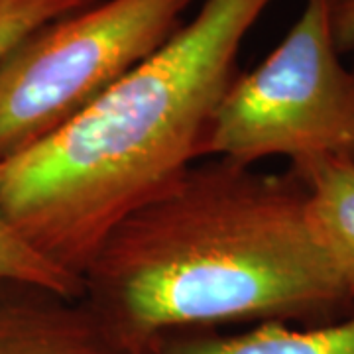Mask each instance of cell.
Instances as JSON below:
<instances>
[{"label": "cell", "mask_w": 354, "mask_h": 354, "mask_svg": "<svg viewBox=\"0 0 354 354\" xmlns=\"http://www.w3.org/2000/svg\"><path fill=\"white\" fill-rule=\"evenodd\" d=\"M81 299L130 354L177 329L330 315L354 291L317 239L295 171L207 160L122 216Z\"/></svg>", "instance_id": "cell-1"}, {"label": "cell", "mask_w": 354, "mask_h": 354, "mask_svg": "<svg viewBox=\"0 0 354 354\" xmlns=\"http://www.w3.org/2000/svg\"><path fill=\"white\" fill-rule=\"evenodd\" d=\"M274 0H205L64 128L0 162V211L81 278L106 232L201 160L244 38Z\"/></svg>", "instance_id": "cell-2"}, {"label": "cell", "mask_w": 354, "mask_h": 354, "mask_svg": "<svg viewBox=\"0 0 354 354\" xmlns=\"http://www.w3.org/2000/svg\"><path fill=\"white\" fill-rule=\"evenodd\" d=\"M341 55L329 2L305 0L274 51L232 79L207 128L201 160L252 167L268 158L291 165L354 160V67Z\"/></svg>", "instance_id": "cell-3"}, {"label": "cell", "mask_w": 354, "mask_h": 354, "mask_svg": "<svg viewBox=\"0 0 354 354\" xmlns=\"http://www.w3.org/2000/svg\"><path fill=\"white\" fill-rule=\"evenodd\" d=\"M195 0H97L0 64V162L51 136L183 24Z\"/></svg>", "instance_id": "cell-4"}, {"label": "cell", "mask_w": 354, "mask_h": 354, "mask_svg": "<svg viewBox=\"0 0 354 354\" xmlns=\"http://www.w3.org/2000/svg\"><path fill=\"white\" fill-rule=\"evenodd\" d=\"M0 354H130L81 297L0 286Z\"/></svg>", "instance_id": "cell-5"}, {"label": "cell", "mask_w": 354, "mask_h": 354, "mask_svg": "<svg viewBox=\"0 0 354 354\" xmlns=\"http://www.w3.org/2000/svg\"><path fill=\"white\" fill-rule=\"evenodd\" d=\"M291 171L304 181L317 239L354 291V160L317 158Z\"/></svg>", "instance_id": "cell-6"}, {"label": "cell", "mask_w": 354, "mask_h": 354, "mask_svg": "<svg viewBox=\"0 0 354 354\" xmlns=\"http://www.w3.org/2000/svg\"><path fill=\"white\" fill-rule=\"evenodd\" d=\"M150 354H354V313L311 329L260 323L246 333L228 337L162 339Z\"/></svg>", "instance_id": "cell-7"}, {"label": "cell", "mask_w": 354, "mask_h": 354, "mask_svg": "<svg viewBox=\"0 0 354 354\" xmlns=\"http://www.w3.org/2000/svg\"><path fill=\"white\" fill-rule=\"evenodd\" d=\"M0 286H22L81 297L83 281L39 254L0 211Z\"/></svg>", "instance_id": "cell-8"}, {"label": "cell", "mask_w": 354, "mask_h": 354, "mask_svg": "<svg viewBox=\"0 0 354 354\" xmlns=\"http://www.w3.org/2000/svg\"><path fill=\"white\" fill-rule=\"evenodd\" d=\"M97 0H0V64L39 28Z\"/></svg>", "instance_id": "cell-9"}, {"label": "cell", "mask_w": 354, "mask_h": 354, "mask_svg": "<svg viewBox=\"0 0 354 354\" xmlns=\"http://www.w3.org/2000/svg\"><path fill=\"white\" fill-rule=\"evenodd\" d=\"M330 26L341 53L354 50V0H327Z\"/></svg>", "instance_id": "cell-10"}]
</instances>
